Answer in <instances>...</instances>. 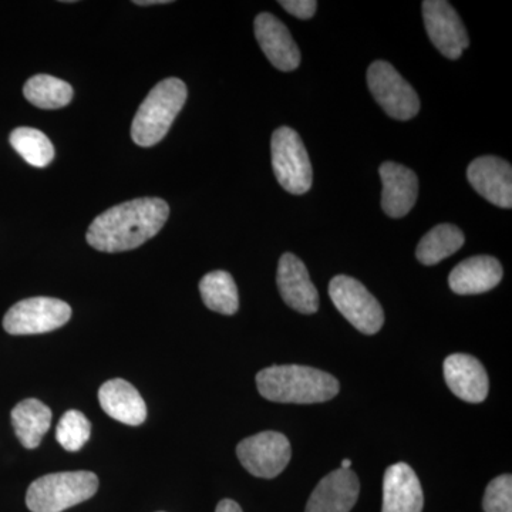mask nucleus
Returning <instances> with one entry per match:
<instances>
[{
    "mask_svg": "<svg viewBox=\"0 0 512 512\" xmlns=\"http://www.w3.org/2000/svg\"><path fill=\"white\" fill-rule=\"evenodd\" d=\"M170 207L161 198H137L104 211L87 231L90 247L101 252L131 251L163 229Z\"/></svg>",
    "mask_w": 512,
    "mask_h": 512,
    "instance_id": "obj_1",
    "label": "nucleus"
},
{
    "mask_svg": "<svg viewBox=\"0 0 512 512\" xmlns=\"http://www.w3.org/2000/svg\"><path fill=\"white\" fill-rule=\"evenodd\" d=\"M256 386L262 397L276 403H323L339 393L335 377L299 365L266 367L256 375Z\"/></svg>",
    "mask_w": 512,
    "mask_h": 512,
    "instance_id": "obj_2",
    "label": "nucleus"
},
{
    "mask_svg": "<svg viewBox=\"0 0 512 512\" xmlns=\"http://www.w3.org/2000/svg\"><path fill=\"white\" fill-rule=\"evenodd\" d=\"M187 96L183 80L170 77L158 83L138 107L131 124L134 143L140 147H153L160 143L183 110Z\"/></svg>",
    "mask_w": 512,
    "mask_h": 512,
    "instance_id": "obj_3",
    "label": "nucleus"
},
{
    "mask_svg": "<svg viewBox=\"0 0 512 512\" xmlns=\"http://www.w3.org/2000/svg\"><path fill=\"white\" fill-rule=\"evenodd\" d=\"M99 490V478L90 471L47 474L30 484L26 505L32 512H63L90 500Z\"/></svg>",
    "mask_w": 512,
    "mask_h": 512,
    "instance_id": "obj_4",
    "label": "nucleus"
},
{
    "mask_svg": "<svg viewBox=\"0 0 512 512\" xmlns=\"http://www.w3.org/2000/svg\"><path fill=\"white\" fill-rule=\"evenodd\" d=\"M272 168L276 181L293 195L306 194L312 187L311 158L301 136L291 127H281L272 134Z\"/></svg>",
    "mask_w": 512,
    "mask_h": 512,
    "instance_id": "obj_5",
    "label": "nucleus"
},
{
    "mask_svg": "<svg viewBox=\"0 0 512 512\" xmlns=\"http://www.w3.org/2000/svg\"><path fill=\"white\" fill-rule=\"evenodd\" d=\"M367 86L377 104L394 120L407 121L420 111L416 90L403 79L392 64L377 60L367 69Z\"/></svg>",
    "mask_w": 512,
    "mask_h": 512,
    "instance_id": "obj_6",
    "label": "nucleus"
},
{
    "mask_svg": "<svg viewBox=\"0 0 512 512\" xmlns=\"http://www.w3.org/2000/svg\"><path fill=\"white\" fill-rule=\"evenodd\" d=\"M333 305L359 332L375 335L382 329L384 313L379 301L355 278L339 275L330 281Z\"/></svg>",
    "mask_w": 512,
    "mask_h": 512,
    "instance_id": "obj_7",
    "label": "nucleus"
},
{
    "mask_svg": "<svg viewBox=\"0 0 512 512\" xmlns=\"http://www.w3.org/2000/svg\"><path fill=\"white\" fill-rule=\"evenodd\" d=\"M72 318V308L60 299H25L13 305L3 318V328L10 335H40L62 328Z\"/></svg>",
    "mask_w": 512,
    "mask_h": 512,
    "instance_id": "obj_8",
    "label": "nucleus"
},
{
    "mask_svg": "<svg viewBox=\"0 0 512 512\" xmlns=\"http://www.w3.org/2000/svg\"><path fill=\"white\" fill-rule=\"evenodd\" d=\"M242 467L258 478H275L291 461V443L278 431H264L242 440L237 447Z\"/></svg>",
    "mask_w": 512,
    "mask_h": 512,
    "instance_id": "obj_9",
    "label": "nucleus"
},
{
    "mask_svg": "<svg viewBox=\"0 0 512 512\" xmlns=\"http://www.w3.org/2000/svg\"><path fill=\"white\" fill-rule=\"evenodd\" d=\"M423 19L427 35L441 55L457 60L470 45V37L456 9L444 0L423 2Z\"/></svg>",
    "mask_w": 512,
    "mask_h": 512,
    "instance_id": "obj_10",
    "label": "nucleus"
},
{
    "mask_svg": "<svg viewBox=\"0 0 512 512\" xmlns=\"http://www.w3.org/2000/svg\"><path fill=\"white\" fill-rule=\"evenodd\" d=\"M468 183L488 202L510 210L512 207V168L500 157H478L467 170Z\"/></svg>",
    "mask_w": 512,
    "mask_h": 512,
    "instance_id": "obj_11",
    "label": "nucleus"
},
{
    "mask_svg": "<svg viewBox=\"0 0 512 512\" xmlns=\"http://www.w3.org/2000/svg\"><path fill=\"white\" fill-rule=\"evenodd\" d=\"M255 37L262 52L276 69L281 72H293L301 64V50L295 40L276 16L261 13L255 18Z\"/></svg>",
    "mask_w": 512,
    "mask_h": 512,
    "instance_id": "obj_12",
    "label": "nucleus"
},
{
    "mask_svg": "<svg viewBox=\"0 0 512 512\" xmlns=\"http://www.w3.org/2000/svg\"><path fill=\"white\" fill-rule=\"evenodd\" d=\"M276 284L286 305L303 315H312L319 309V293L312 284L305 264L293 254L282 255L278 265Z\"/></svg>",
    "mask_w": 512,
    "mask_h": 512,
    "instance_id": "obj_13",
    "label": "nucleus"
},
{
    "mask_svg": "<svg viewBox=\"0 0 512 512\" xmlns=\"http://www.w3.org/2000/svg\"><path fill=\"white\" fill-rule=\"evenodd\" d=\"M360 483L355 471H332L313 490L305 512H350L359 500Z\"/></svg>",
    "mask_w": 512,
    "mask_h": 512,
    "instance_id": "obj_14",
    "label": "nucleus"
},
{
    "mask_svg": "<svg viewBox=\"0 0 512 512\" xmlns=\"http://www.w3.org/2000/svg\"><path fill=\"white\" fill-rule=\"evenodd\" d=\"M383 194L382 208L390 218H402L409 214L419 197V180L410 168L386 161L380 165Z\"/></svg>",
    "mask_w": 512,
    "mask_h": 512,
    "instance_id": "obj_15",
    "label": "nucleus"
},
{
    "mask_svg": "<svg viewBox=\"0 0 512 512\" xmlns=\"http://www.w3.org/2000/svg\"><path fill=\"white\" fill-rule=\"evenodd\" d=\"M448 389L467 403H483L488 396V376L484 366L470 355L456 353L444 360Z\"/></svg>",
    "mask_w": 512,
    "mask_h": 512,
    "instance_id": "obj_16",
    "label": "nucleus"
},
{
    "mask_svg": "<svg viewBox=\"0 0 512 512\" xmlns=\"http://www.w3.org/2000/svg\"><path fill=\"white\" fill-rule=\"evenodd\" d=\"M423 488L412 467L406 463L393 464L383 480L382 512H423Z\"/></svg>",
    "mask_w": 512,
    "mask_h": 512,
    "instance_id": "obj_17",
    "label": "nucleus"
},
{
    "mask_svg": "<svg viewBox=\"0 0 512 512\" xmlns=\"http://www.w3.org/2000/svg\"><path fill=\"white\" fill-rule=\"evenodd\" d=\"M503 279V266L488 255L471 256L448 276V285L457 295H480L494 289Z\"/></svg>",
    "mask_w": 512,
    "mask_h": 512,
    "instance_id": "obj_18",
    "label": "nucleus"
},
{
    "mask_svg": "<svg viewBox=\"0 0 512 512\" xmlns=\"http://www.w3.org/2000/svg\"><path fill=\"white\" fill-rule=\"evenodd\" d=\"M99 402L111 419L127 426H140L147 419L146 402L136 387L126 380L113 379L104 383L99 390Z\"/></svg>",
    "mask_w": 512,
    "mask_h": 512,
    "instance_id": "obj_19",
    "label": "nucleus"
},
{
    "mask_svg": "<svg viewBox=\"0 0 512 512\" xmlns=\"http://www.w3.org/2000/svg\"><path fill=\"white\" fill-rule=\"evenodd\" d=\"M52 423V410L37 399H26L12 410V424L22 446L33 450L42 443Z\"/></svg>",
    "mask_w": 512,
    "mask_h": 512,
    "instance_id": "obj_20",
    "label": "nucleus"
},
{
    "mask_svg": "<svg viewBox=\"0 0 512 512\" xmlns=\"http://www.w3.org/2000/svg\"><path fill=\"white\" fill-rule=\"evenodd\" d=\"M464 234L456 225L441 224L427 232L417 247V259L423 265L439 264L448 256L456 254L464 245Z\"/></svg>",
    "mask_w": 512,
    "mask_h": 512,
    "instance_id": "obj_21",
    "label": "nucleus"
},
{
    "mask_svg": "<svg viewBox=\"0 0 512 512\" xmlns=\"http://www.w3.org/2000/svg\"><path fill=\"white\" fill-rule=\"evenodd\" d=\"M26 100L43 110H56L66 107L73 100V87L49 74H36L30 77L23 87Z\"/></svg>",
    "mask_w": 512,
    "mask_h": 512,
    "instance_id": "obj_22",
    "label": "nucleus"
},
{
    "mask_svg": "<svg viewBox=\"0 0 512 512\" xmlns=\"http://www.w3.org/2000/svg\"><path fill=\"white\" fill-rule=\"evenodd\" d=\"M202 301L211 311L222 315H234L239 308L237 284L231 274L225 271L210 272L201 279Z\"/></svg>",
    "mask_w": 512,
    "mask_h": 512,
    "instance_id": "obj_23",
    "label": "nucleus"
},
{
    "mask_svg": "<svg viewBox=\"0 0 512 512\" xmlns=\"http://www.w3.org/2000/svg\"><path fill=\"white\" fill-rule=\"evenodd\" d=\"M10 144L15 148L16 153L32 167H47L55 158V147L52 141L36 128H16L10 134Z\"/></svg>",
    "mask_w": 512,
    "mask_h": 512,
    "instance_id": "obj_24",
    "label": "nucleus"
},
{
    "mask_svg": "<svg viewBox=\"0 0 512 512\" xmlns=\"http://www.w3.org/2000/svg\"><path fill=\"white\" fill-rule=\"evenodd\" d=\"M92 423L79 410L63 414L56 430V439L66 451H79L90 439Z\"/></svg>",
    "mask_w": 512,
    "mask_h": 512,
    "instance_id": "obj_25",
    "label": "nucleus"
},
{
    "mask_svg": "<svg viewBox=\"0 0 512 512\" xmlns=\"http://www.w3.org/2000/svg\"><path fill=\"white\" fill-rule=\"evenodd\" d=\"M484 512H512V477L510 474L494 478L485 490Z\"/></svg>",
    "mask_w": 512,
    "mask_h": 512,
    "instance_id": "obj_26",
    "label": "nucleus"
},
{
    "mask_svg": "<svg viewBox=\"0 0 512 512\" xmlns=\"http://www.w3.org/2000/svg\"><path fill=\"white\" fill-rule=\"evenodd\" d=\"M279 5L295 18L303 20L313 18L318 9V2L315 0H281Z\"/></svg>",
    "mask_w": 512,
    "mask_h": 512,
    "instance_id": "obj_27",
    "label": "nucleus"
},
{
    "mask_svg": "<svg viewBox=\"0 0 512 512\" xmlns=\"http://www.w3.org/2000/svg\"><path fill=\"white\" fill-rule=\"evenodd\" d=\"M215 512H242V508L239 507L238 503L232 500H222L217 505Z\"/></svg>",
    "mask_w": 512,
    "mask_h": 512,
    "instance_id": "obj_28",
    "label": "nucleus"
},
{
    "mask_svg": "<svg viewBox=\"0 0 512 512\" xmlns=\"http://www.w3.org/2000/svg\"><path fill=\"white\" fill-rule=\"evenodd\" d=\"M136 5L138 6H151V5H165V3H171L170 0H137Z\"/></svg>",
    "mask_w": 512,
    "mask_h": 512,
    "instance_id": "obj_29",
    "label": "nucleus"
},
{
    "mask_svg": "<svg viewBox=\"0 0 512 512\" xmlns=\"http://www.w3.org/2000/svg\"><path fill=\"white\" fill-rule=\"evenodd\" d=\"M350 467H352V461H350V460H348V458H346V460L342 461V467H340V468H343V470H350Z\"/></svg>",
    "mask_w": 512,
    "mask_h": 512,
    "instance_id": "obj_30",
    "label": "nucleus"
}]
</instances>
